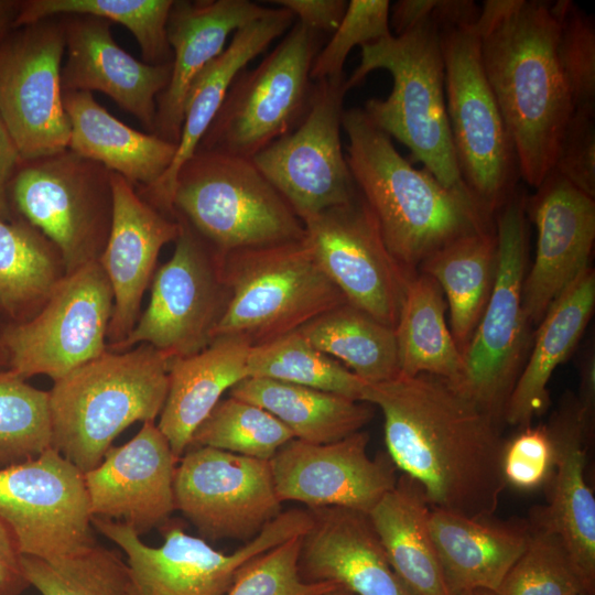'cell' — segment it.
Returning a JSON list of instances; mask_svg holds the SVG:
<instances>
[{
  "label": "cell",
  "mask_w": 595,
  "mask_h": 595,
  "mask_svg": "<svg viewBox=\"0 0 595 595\" xmlns=\"http://www.w3.org/2000/svg\"><path fill=\"white\" fill-rule=\"evenodd\" d=\"M383 415L387 454L431 508L494 516L506 486L500 422L448 380L428 374L368 383Z\"/></svg>",
  "instance_id": "1"
},
{
  "label": "cell",
  "mask_w": 595,
  "mask_h": 595,
  "mask_svg": "<svg viewBox=\"0 0 595 595\" xmlns=\"http://www.w3.org/2000/svg\"><path fill=\"white\" fill-rule=\"evenodd\" d=\"M484 72L517 154L537 188L551 172L575 106L558 57L553 1L486 0L477 20Z\"/></svg>",
  "instance_id": "2"
},
{
  "label": "cell",
  "mask_w": 595,
  "mask_h": 595,
  "mask_svg": "<svg viewBox=\"0 0 595 595\" xmlns=\"http://www.w3.org/2000/svg\"><path fill=\"white\" fill-rule=\"evenodd\" d=\"M346 162L383 242L409 273L453 240L495 226L467 190L447 188L415 169L363 108L344 110Z\"/></svg>",
  "instance_id": "3"
},
{
  "label": "cell",
  "mask_w": 595,
  "mask_h": 595,
  "mask_svg": "<svg viewBox=\"0 0 595 595\" xmlns=\"http://www.w3.org/2000/svg\"><path fill=\"white\" fill-rule=\"evenodd\" d=\"M170 358L142 343L106 350L54 381L48 391L52 447L86 473L137 421L160 415L169 390Z\"/></svg>",
  "instance_id": "4"
},
{
  "label": "cell",
  "mask_w": 595,
  "mask_h": 595,
  "mask_svg": "<svg viewBox=\"0 0 595 595\" xmlns=\"http://www.w3.org/2000/svg\"><path fill=\"white\" fill-rule=\"evenodd\" d=\"M376 69L393 79L390 95L370 98L363 108L371 122L407 145L442 185L467 190L448 126L440 26L430 15L399 35L361 46L360 63L346 78L347 90Z\"/></svg>",
  "instance_id": "5"
},
{
  "label": "cell",
  "mask_w": 595,
  "mask_h": 595,
  "mask_svg": "<svg viewBox=\"0 0 595 595\" xmlns=\"http://www.w3.org/2000/svg\"><path fill=\"white\" fill-rule=\"evenodd\" d=\"M221 268L229 299L214 339L263 345L347 302L320 267L306 236L228 252Z\"/></svg>",
  "instance_id": "6"
},
{
  "label": "cell",
  "mask_w": 595,
  "mask_h": 595,
  "mask_svg": "<svg viewBox=\"0 0 595 595\" xmlns=\"http://www.w3.org/2000/svg\"><path fill=\"white\" fill-rule=\"evenodd\" d=\"M172 209L221 256L306 236L251 159L217 151L196 150L178 169Z\"/></svg>",
  "instance_id": "7"
},
{
  "label": "cell",
  "mask_w": 595,
  "mask_h": 595,
  "mask_svg": "<svg viewBox=\"0 0 595 595\" xmlns=\"http://www.w3.org/2000/svg\"><path fill=\"white\" fill-rule=\"evenodd\" d=\"M477 20L439 24L445 101L462 181L478 206L495 218L519 186L520 174L513 143L484 72Z\"/></svg>",
  "instance_id": "8"
},
{
  "label": "cell",
  "mask_w": 595,
  "mask_h": 595,
  "mask_svg": "<svg viewBox=\"0 0 595 595\" xmlns=\"http://www.w3.org/2000/svg\"><path fill=\"white\" fill-rule=\"evenodd\" d=\"M527 196L519 186L495 215L497 266L493 290L465 347L463 371L454 385L500 423L524 365L529 328L522 305L528 269Z\"/></svg>",
  "instance_id": "9"
},
{
  "label": "cell",
  "mask_w": 595,
  "mask_h": 595,
  "mask_svg": "<svg viewBox=\"0 0 595 595\" xmlns=\"http://www.w3.org/2000/svg\"><path fill=\"white\" fill-rule=\"evenodd\" d=\"M318 51V33L295 22L255 68L236 76L196 150L252 159L294 130L310 106Z\"/></svg>",
  "instance_id": "10"
},
{
  "label": "cell",
  "mask_w": 595,
  "mask_h": 595,
  "mask_svg": "<svg viewBox=\"0 0 595 595\" xmlns=\"http://www.w3.org/2000/svg\"><path fill=\"white\" fill-rule=\"evenodd\" d=\"M93 527L126 554L131 595H225L237 572L251 559L303 536L312 524L310 511H282L255 538L231 553L215 550L206 540L188 534L181 523L162 526L164 541L145 544L129 526L93 518Z\"/></svg>",
  "instance_id": "11"
},
{
  "label": "cell",
  "mask_w": 595,
  "mask_h": 595,
  "mask_svg": "<svg viewBox=\"0 0 595 595\" xmlns=\"http://www.w3.org/2000/svg\"><path fill=\"white\" fill-rule=\"evenodd\" d=\"M9 197L60 250L66 274L98 261L112 221L111 172L69 149L22 161Z\"/></svg>",
  "instance_id": "12"
},
{
  "label": "cell",
  "mask_w": 595,
  "mask_h": 595,
  "mask_svg": "<svg viewBox=\"0 0 595 595\" xmlns=\"http://www.w3.org/2000/svg\"><path fill=\"white\" fill-rule=\"evenodd\" d=\"M172 257L151 281L145 311L121 343L110 351H126L145 343L170 359L206 348L229 299L219 255L182 216Z\"/></svg>",
  "instance_id": "13"
},
{
  "label": "cell",
  "mask_w": 595,
  "mask_h": 595,
  "mask_svg": "<svg viewBox=\"0 0 595 595\" xmlns=\"http://www.w3.org/2000/svg\"><path fill=\"white\" fill-rule=\"evenodd\" d=\"M112 310V290L98 261L67 273L34 316L2 332L10 370L54 382L97 358L107 350Z\"/></svg>",
  "instance_id": "14"
},
{
  "label": "cell",
  "mask_w": 595,
  "mask_h": 595,
  "mask_svg": "<svg viewBox=\"0 0 595 595\" xmlns=\"http://www.w3.org/2000/svg\"><path fill=\"white\" fill-rule=\"evenodd\" d=\"M345 76L314 82L309 109L290 133L251 161L301 219L357 195L340 141Z\"/></svg>",
  "instance_id": "15"
},
{
  "label": "cell",
  "mask_w": 595,
  "mask_h": 595,
  "mask_svg": "<svg viewBox=\"0 0 595 595\" xmlns=\"http://www.w3.org/2000/svg\"><path fill=\"white\" fill-rule=\"evenodd\" d=\"M62 17L13 29L0 43V115L22 161L68 149L61 82Z\"/></svg>",
  "instance_id": "16"
},
{
  "label": "cell",
  "mask_w": 595,
  "mask_h": 595,
  "mask_svg": "<svg viewBox=\"0 0 595 595\" xmlns=\"http://www.w3.org/2000/svg\"><path fill=\"white\" fill-rule=\"evenodd\" d=\"M0 518L22 555L54 559L96 542L84 473L53 447L0 467Z\"/></svg>",
  "instance_id": "17"
},
{
  "label": "cell",
  "mask_w": 595,
  "mask_h": 595,
  "mask_svg": "<svg viewBox=\"0 0 595 595\" xmlns=\"http://www.w3.org/2000/svg\"><path fill=\"white\" fill-rule=\"evenodd\" d=\"M175 508L204 540L249 541L282 512L269 461L188 447L174 474Z\"/></svg>",
  "instance_id": "18"
},
{
  "label": "cell",
  "mask_w": 595,
  "mask_h": 595,
  "mask_svg": "<svg viewBox=\"0 0 595 595\" xmlns=\"http://www.w3.org/2000/svg\"><path fill=\"white\" fill-rule=\"evenodd\" d=\"M302 223L320 267L347 303L394 328L408 280L414 273L391 256L359 192L350 202Z\"/></svg>",
  "instance_id": "19"
},
{
  "label": "cell",
  "mask_w": 595,
  "mask_h": 595,
  "mask_svg": "<svg viewBox=\"0 0 595 595\" xmlns=\"http://www.w3.org/2000/svg\"><path fill=\"white\" fill-rule=\"evenodd\" d=\"M368 443L364 431L326 444L289 441L269 461L279 500L368 515L398 480L388 454L370 458Z\"/></svg>",
  "instance_id": "20"
},
{
  "label": "cell",
  "mask_w": 595,
  "mask_h": 595,
  "mask_svg": "<svg viewBox=\"0 0 595 595\" xmlns=\"http://www.w3.org/2000/svg\"><path fill=\"white\" fill-rule=\"evenodd\" d=\"M537 227L533 261L522 288L530 326H538L553 302L586 269L595 241V198L551 171L526 199Z\"/></svg>",
  "instance_id": "21"
},
{
  "label": "cell",
  "mask_w": 595,
  "mask_h": 595,
  "mask_svg": "<svg viewBox=\"0 0 595 595\" xmlns=\"http://www.w3.org/2000/svg\"><path fill=\"white\" fill-rule=\"evenodd\" d=\"M178 461L155 422H144L129 442L111 446L98 466L84 473L93 518L122 522L139 536L161 528L176 510Z\"/></svg>",
  "instance_id": "22"
},
{
  "label": "cell",
  "mask_w": 595,
  "mask_h": 595,
  "mask_svg": "<svg viewBox=\"0 0 595 595\" xmlns=\"http://www.w3.org/2000/svg\"><path fill=\"white\" fill-rule=\"evenodd\" d=\"M111 228L98 259L113 294L107 347L123 342L134 328L158 256L180 234L177 218L147 202L125 177L111 172Z\"/></svg>",
  "instance_id": "23"
},
{
  "label": "cell",
  "mask_w": 595,
  "mask_h": 595,
  "mask_svg": "<svg viewBox=\"0 0 595 595\" xmlns=\"http://www.w3.org/2000/svg\"><path fill=\"white\" fill-rule=\"evenodd\" d=\"M66 62L63 91L98 90L153 133L156 99L169 85L172 62L152 65L120 47L110 22L91 15H63Z\"/></svg>",
  "instance_id": "24"
},
{
  "label": "cell",
  "mask_w": 595,
  "mask_h": 595,
  "mask_svg": "<svg viewBox=\"0 0 595 595\" xmlns=\"http://www.w3.org/2000/svg\"><path fill=\"white\" fill-rule=\"evenodd\" d=\"M299 573L305 582H333L355 595H412L392 569L367 513L342 507L307 508Z\"/></svg>",
  "instance_id": "25"
},
{
  "label": "cell",
  "mask_w": 595,
  "mask_h": 595,
  "mask_svg": "<svg viewBox=\"0 0 595 595\" xmlns=\"http://www.w3.org/2000/svg\"><path fill=\"white\" fill-rule=\"evenodd\" d=\"M554 448L549 504L532 511L556 532L581 575L586 595L595 594V498L585 477L591 439L582 423L575 394H563L545 424Z\"/></svg>",
  "instance_id": "26"
},
{
  "label": "cell",
  "mask_w": 595,
  "mask_h": 595,
  "mask_svg": "<svg viewBox=\"0 0 595 595\" xmlns=\"http://www.w3.org/2000/svg\"><path fill=\"white\" fill-rule=\"evenodd\" d=\"M269 9L250 0L173 2L166 25L172 73L156 99L153 134L178 144L192 82L225 50L231 33L263 17Z\"/></svg>",
  "instance_id": "27"
},
{
  "label": "cell",
  "mask_w": 595,
  "mask_h": 595,
  "mask_svg": "<svg viewBox=\"0 0 595 595\" xmlns=\"http://www.w3.org/2000/svg\"><path fill=\"white\" fill-rule=\"evenodd\" d=\"M293 14L275 8L238 29L227 47L192 82L184 105V121L171 166L156 183L138 193L151 205L172 216V197L178 169L196 151L218 112L236 76L293 25Z\"/></svg>",
  "instance_id": "28"
},
{
  "label": "cell",
  "mask_w": 595,
  "mask_h": 595,
  "mask_svg": "<svg viewBox=\"0 0 595 595\" xmlns=\"http://www.w3.org/2000/svg\"><path fill=\"white\" fill-rule=\"evenodd\" d=\"M430 533L451 595L486 588L496 592L524 551L529 520L467 517L431 508Z\"/></svg>",
  "instance_id": "29"
},
{
  "label": "cell",
  "mask_w": 595,
  "mask_h": 595,
  "mask_svg": "<svg viewBox=\"0 0 595 595\" xmlns=\"http://www.w3.org/2000/svg\"><path fill=\"white\" fill-rule=\"evenodd\" d=\"M251 346L238 337H217L203 350L169 361V390L158 428L176 458L221 396L247 378Z\"/></svg>",
  "instance_id": "30"
},
{
  "label": "cell",
  "mask_w": 595,
  "mask_h": 595,
  "mask_svg": "<svg viewBox=\"0 0 595 595\" xmlns=\"http://www.w3.org/2000/svg\"><path fill=\"white\" fill-rule=\"evenodd\" d=\"M595 307V271L586 269L553 302L534 335L506 404L504 421L524 428L550 404L549 381L577 346Z\"/></svg>",
  "instance_id": "31"
},
{
  "label": "cell",
  "mask_w": 595,
  "mask_h": 595,
  "mask_svg": "<svg viewBox=\"0 0 595 595\" xmlns=\"http://www.w3.org/2000/svg\"><path fill=\"white\" fill-rule=\"evenodd\" d=\"M63 102L71 125L68 149L74 153L139 188L152 186L171 166L177 144L121 122L91 93L63 91Z\"/></svg>",
  "instance_id": "32"
},
{
  "label": "cell",
  "mask_w": 595,
  "mask_h": 595,
  "mask_svg": "<svg viewBox=\"0 0 595 595\" xmlns=\"http://www.w3.org/2000/svg\"><path fill=\"white\" fill-rule=\"evenodd\" d=\"M430 511L423 488L402 474L368 516L392 569L412 595H451L430 533Z\"/></svg>",
  "instance_id": "33"
},
{
  "label": "cell",
  "mask_w": 595,
  "mask_h": 595,
  "mask_svg": "<svg viewBox=\"0 0 595 595\" xmlns=\"http://www.w3.org/2000/svg\"><path fill=\"white\" fill-rule=\"evenodd\" d=\"M229 396L267 410L294 439L312 444L339 441L361 431L374 416L369 403L268 378L247 377Z\"/></svg>",
  "instance_id": "34"
},
{
  "label": "cell",
  "mask_w": 595,
  "mask_h": 595,
  "mask_svg": "<svg viewBox=\"0 0 595 595\" xmlns=\"http://www.w3.org/2000/svg\"><path fill=\"white\" fill-rule=\"evenodd\" d=\"M497 266L495 226L459 237L429 256L420 272L440 285L450 312L448 326L464 351L490 296Z\"/></svg>",
  "instance_id": "35"
},
{
  "label": "cell",
  "mask_w": 595,
  "mask_h": 595,
  "mask_svg": "<svg viewBox=\"0 0 595 595\" xmlns=\"http://www.w3.org/2000/svg\"><path fill=\"white\" fill-rule=\"evenodd\" d=\"M447 304L437 282L422 272L408 280L393 328L399 375L442 377L455 385L463 355L446 321Z\"/></svg>",
  "instance_id": "36"
},
{
  "label": "cell",
  "mask_w": 595,
  "mask_h": 595,
  "mask_svg": "<svg viewBox=\"0 0 595 595\" xmlns=\"http://www.w3.org/2000/svg\"><path fill=\"white\" fill-rule=\"evenodd\" d=\"M66 275L57 247L25 219H0V309L17 323L34 316Z\"/></svg>",
  "instance_id": "37"
},
{
  "label": "cell",
  "mask_w": 595,
  "mask_h": 595,
  "mask_svg": "<svg viewBox=\"0 0 595 595\" xmlns=\"http://www.w3.org/2000/svg\"><path fill=\"white\" fill-rule=\"evenodd\" d=\"M298 331L314 347L367 383L387 381L399 375L393 328L347 302Z\"/></svg>",
  "instance_id": "38"
},
{
  "label": "cell",
  "mask_w": 595,
  "mask_h": 595,
  "mask_svg": "<svg viewBox=\"0 0 595 595\" xmlns=\"http://www.w3.org/2000/svg\"><path fill=\"white\" fill-rule=\"evenodd\" d=\"M173 0H24L14 29L63 15H91L127 28L145 63L172 62L166 25Z\"/></svg>",
  "instance_id": "39"
},
{
  "label": "cell",
  "mask_w": 595,
  "mask_h": 595,
  "mask_svg": "<svg viewBox=\"0 0 595 595\" xmlns=\"http://www.w3.org/2000/svg\"><path fill=\"white\" fill-rule=\"evenodd\" d=\"M247 376L300 385L361 402L368 385L314 347L299 331L251 347Z\"/></svg>",
  "instance_id": "40"
},
{
  "label": "cell",
  "mask_w": 595,
  "mask_h": 595,
  "mask_svg": "<svg viewBox=\"0 0 595 595\" xmlns=\"http://www.w3.org/2000/svg\"><path fill=\"white\" fill-rule=\"evenodd\" d=\"M23 574L41 595H131L128 565L96 542L54 559L21 556Z\"/></svg>",
  "instance_id": "41"
},
{
  "label": "cell",
  "mask_w": 595,
  "mask_h": 595,
  "mask_svg": "<svg viewBox=\"0 0 595 595\" xmlns=\"http://www.w3.org/2000/svg\"><path fill=\"white\" fill-rule=\"evenodd\" d=\"M293 433L267 410L229 396L195 430L188 447L207 446L270 461Z\"/></svg>",
  "instance_id": "42"
},
{
  "label": "cell",
  "mask_w": 595,
  "mask_h": 595,
  "mask_svg": "<svg viewBox=\"0 0 595 595\" xmlns=\"http://www.w3.org/2000/svg\"><path fill=\"white\" fill-rule=\"evenodd\" d=\"M527 547L496 595H586L581 575L561 537L531 515Z\"/></svg>",
  "instance_id": "43"
},
{
  "label": "cell",
  "mask_w": 595,
  "mask_h": 595,
  "mask_svg": "<svg viewBox=\"0 0 595 595\" xmlns=\"http://www.w3.org/2000/svg\"><path fill=\"white\" fill-rule=\"evenodd\" d=\"M52 447L48 391L10 369L0 372V467L33 458Z\"/></svg>",
  "instance_id": "44"
},
{
  "label": "cell",
  "mask_w": 595,
  "mask_h": 595,
  "mask_svg": "<svg viewBox=\"0 0 595 595\" xmlns=\"http://www.w3.org/2000/svg\"><path fill=\"white\" fill-rule=\"evenodd\" d=\"M558 20V57L575 109L595 107V22L570 0L553 1Z\"/></svg>",
  "instance_id": "45"
},
{
  "label": "cell",
  "mask_w": 595,
  "mask_h": 595,
  "mask_svg": "<svg viewBox=\"0 0 595 595\" xmlns=\"http://www.w3.org/2000/svg\"><path fill=\"white\" fill-rule=\"evenodd\" d=\"M300 537L257 555L236 574L225 595H322L333 582H305L299 573Z\"/></svg>",
  "instance_id": "46"
},
{
  "label": "cell",
  "mask_w": 595,
  "mask_h": 595,
  "mask_svg": "<svg viewBox=\"0 0 595 595\" xmlns=\"http://www.w3.org/2000/svg\"><path fill=\"white\" fill-rule=\"evenodd\" d=\"M388 0L348 1L345 14L332 39L318 51L312 64V82L343 77L349 52L392 35Z\"/></svg>",
  "instance_id": "47"
},
{
  "label": "cell",
  "mask_w": 595,
  "mask_h": 595,
  "mask_svg": "<svg viewBox=\"0 0 595 595\" xmlns=\"http://www.w3.org/2000/svg\"><path fill=\"white\" fill-rule=\"evenodd\" d=\"M520 429L517 435L505 442L502 476L506 484L521 490H532L551 476L554 448L545 424H530Z\"/></svg>",
  "instance_id": "48"
},
{
  "label": "cell",
  "mask_w": 595,
  "mask_h": 595,
  "mask_svg": "<svg viewBox=\"0 0 595 595\" xmlns=\"http://www.w3.org/2000/svg\"><path fill=\"white\" fill-rule=\"evenodd\" d=\"M552 170L595 198V107L574 110Z\"/></svg>",
  "instance_id": "49"
},
{
  "label": "cell",
  "mask_w": 595,
  "mask_h": 595,
  "mask_svg": "<svg viewBox=\"0 0 595 595\" xmlns=\"http://www.w3.org/2000/svg\"><path fill=\"white\" fill-rule=\"evenodd\" d=\"M277 4L290 11L298 22L313 32H334L339 25L348 1L345 0H273Z\"/></svg>",
  "instance_id": "50"
},
{
  "label": "cell",
  "mask_w": 595,
  "mask_h": 595,
  "mask_svg": "<svg viewBox=\"0 0 595 595\" xmlns=\"http://www.w3.org/2000/svg\"><path fill=\"white\" fill-rule=\"evenodd\" d=\"M21 556L12 531L0 518V595H20L30 587L22 571Z\"/></svg>",
  "instance_id": "51"
},
{
  "label": "cell",
  "mask_w": 595,
  "mask_h": 595,
  "mask_svg": "<svg viewBox=\"0 0 595 595\" xmlns=\"http://www.w3.org/2000/svg\"><path fill=\"white\" fill-rule=\"evenodd\" d=\"M586 434L594 437L595 429V348L588 344L581 357L578 394L575 396Z\"/></svg>",
  "instance_id": "52"
},
{
  "label": "cell",
  "mask_w": 595,
  "mask_h": 595,
  "mask_svg": "<svg viewBox=\"0 0 595 595\" xmlns=\"http://www.w3.org/2000/svg\"><path fill=\"white\" fill-rule=\"evenodd\" d=\"M17 144L0 115V219L11 220L10 183L21 164Z\"/></svg>",
  "instance_id": "53"
},
{
  "label": "cell",
  "mask_w": 595,
  "mask_h": 595,
  "mask_svg": "<svg viewBox=\"0 0 595 595\" xmlns=\"http://www.w3.org/2000/svg\"><path fill=\"white\" fill-rule=\"evenodd\" d=\"M21 1L0 0V43L14 29Z\"/></svg>",
  "instance_id": "54"
},
{
  "label": "cell",
  "mask_w": 595,
  "mask_h": 595,
  "mask_svg": "<svg viewBox=\"0 0 595 595\" xmlns=\"http://www.w3.org/2000/svg\"><path fill=\"white\" fill-rule=\"evenodd\" d=\"M461 595H496V593L494 591L486 589V588H476V589L462 593Z\"/></svg>",
  "instance_id": "55"
},
{
  "label": "cell",
  "mask_w": 595,
  "mask_h": 595,
  "mask_svg": "<svg viewBox=\"0 0 595 595\" xmlns=\"http://www.w3.org/2000/svg\"><path fill=\"white\" fill-rule=\"evenodd\" d=\"M322 595H355V594H353L348 589H346V588L338 585L334 589H332L329 592H326V593H324Z\"/></svg>",
  "instance_id": "56"
},
{
  "label": "cell",
  "mask_w": 595,
  "mask_h": 595,
  "mask_svg": "<svg viewBox=\"0 0 595 595\" xmlns=\"http://www.w3.org/2000/svg\"><path fill=\"white\" fill-rule=\"evenodd\" d=\"M4 363H9V356H8V353L0 339V365L4 364Z\"/></svg>",
  "instance_id": "57"
},
{
  "label": "cell",
  "mask_w": 595,
  "mask_h": 595,
  "mask_svg": "<svg viewBox=\"0 0 595 595\" xmlns=\"http://www.w3.org/2000/svg\"><path fill=\"white\" fill-rule=\"evenodd\" d=\"M578 595H583V594H578Z\"/></svg>",
  "instance_id": "58"
}]
</instances>
